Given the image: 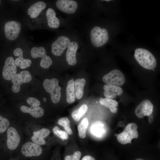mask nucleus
<instances>
[{
	"label": "nucleus",
	"instance_id": "1",
	"mask_svg": "<svg viewBox=\"0 0 160 160\" xmlns=\"http://www.w3.org/2000/svg\"><path fill=\"white\" fill-rule=\"evenodd\" d=\"M134 56L139 64L144 68L152 70L156 68V60L153 55L147 50L137 48L135 50Z\"/></svg>",
	"mask_w": 160,
	"mask_h": 160
},
{
	"label": "nucleus",
	"instance_id": "2",
	"mask_svg": "<svg viewBox=\"0 0 160 160\" xmlns=\"http://www.w3.org/2000/svg\"><path fill=\"white\" fill-rule=\"evenodd\" d=\"M43 85L46 91L49 93L51 100L55 103L59 102L60 99L61 88L59 85V81L55 78L46 79L43 82Z\"/></svg>",
	"mask_w": 160,
	"mask_h": 160
},
{
	"label": "nucleus",
	"instance_id": "3",
	"mask_svg": "<svg viewBox=\"0 0 160 160\" xmlns=\"http://www.w3.org/2000/svg\"><path fill=\"white\" fill-rule=\"evenodd\" d=\"M90 39L93 46L97 47H101L107 43L108 40V32L105 28H101L96 26L91 31Z\"/></svg>",
	"mask_w": 160,
	"mask_h": 160
},
{
	"label": "nucleus",
	"instance_id": "4",
	"mask_svg": "<svg viewBox=\"0 0 160 160\" xmlns=\"http://www.w3.org/2000/svg\"><path fill=\"white\" fill-rule=\"evenodd\" d=\"M137 125L135 123H130L126 127L124 130L118 135L117 139L118 141L122 144L131 143L133 138H137L138 133L137 129Z\"/></svg>",
	"mask_w": 160,
	"mask_h": 160
},
{
	"label": "nucleus",
	"instance_id": "5",
	"mask_svg": "<svg viewBox=\"0 0 160 160\" xmlns=\"http://www.w3.org/2000/svg\"><path fill=\"white\" fill-rule=\"evenodd\" d=\"M102 80L107 84L119 87L124 84L125 78L121 71L114 69L105 75L103 77Z\"/></svg>",
	"mask_w": 160,
	"mask_h": 160
},
{
	"label": "nucleus",
	"instance_id": "6",
	"mask_svg": "<svg viewBox=\"0 0 160 160\" xmlns=\"http://www.w3.org/2000/svg\"><path fill=\"white\" fill-rule=\"evenodd\" d=\"M31 54L32 57L33 58L39 57L42 58L40 65L44 68H49L52 64V60L51 58L46 55V50L42 47H33L31 49Z\"/></svg>",
	"mask_w": 160,
	"mask_h": 160
},
{
	"label": "nucleus",
	"instance_id": "7",
	"mask_svg": "<svg viewBox=\"0 0 160 160\" xmlns=\"http://www.w3.org/2000/svg\"><path fill=\"white\" fill-rule=\"evenodd\" d=\"M31 79V75L28 71H23L20 73H16L11 79L13 84L12 87V91L15 93L18 92L20 90L22 84L29 82Z\"/></svg>",
	"mask_w": 160,
	"mask_h": 160
},
{
	"label": "nucleus",
	"instance_id": "8",
	"mask_svg": "<svg viewBox=\"0 0 160 160\" xmlns=\"http://www.w3.org/2000/svg\"><path fill=\"white\" fill-rule=\"evenodd\" d=\"M21 25L18 21L12 20L7 22L4 26V33L7 39L10 40L15 39L18 36Z\"/></svg>",
	"mask_w": 160,
	"mask_h": 160
},
{
	"label": "nucleus",
	"instance_id": "9",
	"mask_svg": "<svg viewBox=\"0 0 160 160\" xmlns=\"http://www.w3.org/2000/svg\"><path fill=\"white\" fill-rule=\"evenodd\" d=\"M71 41L67 37L61 36L52 44L51 47L52 52L56 56H60L64 51L67 49Z\"/></svg>",
	"mask_w": 160,
	"mask_h": 160
},
{
	"label": "nucleus",
	"instance_id": "10",
	"mask_svg": "<svg viewBox=\"0 0 160 160\" xmlns=\"http://www.w3.org/2000/svg\"><path fill=\"white\" fill-rule=\"evenodd\" d=\"M17 68L15 60L12 57H9L6 59L2 71L3 78L7 80L12 79L16 74Z\"/></svg>",
	"mask_w": 160,
	"mask_h": 160
},
{
	"label": "nucleus",
	"instance_id": "11",
	"mask_svg": "<svg viewBox=\"0 0 160 160\" xmlns=\"http://www.w3.org/2000/svg\"><path fill=\"white\" fill-rule=\"evenodd\" d=\"M42 151L39 145L31 142L25 143L21 148L22 153L26 157L39 156L41 154Z\"/></svg>",
	"mask_w": 160,
	"mask_h": 160
},
{
	"label": "nucleus",
	"instance_id": "12",
	"mask_svg": "<svg viewBox=\"0 0 160 160\" xmlns=\"http://www.w3.org/2000/svg\"><path fill=\"white\" fill-rule=\"evenodd\" d=\"M57 8L60 11L66 13L73 14L78 8L77 3L71 0H58L56 3Z\"/></svg>",
	"mask_w": 160,
	"mask_h": 160
},
{
	"label": "nucleus",
	"instance_id": "13",
	"mask_svg": "<svg viewBox=\"0 0 160 160\" xmlns=\"http://www.w3.org/2000/svg\"><path fill=\"white\" fill-rule=\"evenodd\" d=\"M153 105L151 101L148 99L144 100L137 106L135 110V114L139 118L149 116L153 112Z\"/></svg>",
	"mask_w": 160,
	"mask_h": 160
},
{
	"label": "nucleus",
	"instance_id": "14",
	"mask_svg": "<svg viewBox=\"0 0 160 160\" xmlns=\"http://www.w3.org/2000/svg\"><path fill=\"white\" fill-rule=\"evenodd\" d=\"M7 145L8 148L11 150L16 149L20 141V136L15 128L10 127L7 132Z\"/></svg>",
	"mask_w": 160,
	"mask_h": 160
},
{
	"label": "nucleus",
	"instance_id": "15",
	"mask_svg": "<svg viewBox=\"0 0 160 160\" xmlns=\"http://www.w3.org/2000/svg\"><path fill=\"white\" fill-rule=\"evenodd\" d=\"M78 47V43L75 41L71 42L66 52V60L70 65H75L77 62L76 53Z\"/></svg>",
	"mask_w": 160,
	"mask_h": 160
},
{
	"label": "nucleus",
	"instance_id": "16",
	"mask_svg": "<svg viewBox=\"0 0 160 160\" xmlns=\"http://www.w3.org/2000/svg\"><path fill=\"white\" fill-rule=\"evenodd\" d=\"M13 54L14 56L18 57L15 60L16 66H20L21 69H25L30 66L32 63L31 60L23 58V51L20 48L16 49L13 52Z\"/></svg>",
	"mask_w": 160,
	"mask_h": 160
},
{
	"label": "nucleus",
	"instance_id": "17",
	"mask_svg": "<svg viewBox=\"0 0 160 160\" xmlns=\"http://www.w3.org/2000/svg\"><path fill=\"white\" fill-rule=\"evenodd\" d=\"M103 93L106 97L113 99L116 96L121 95L123 92L122 89L119 86L105 84L103 87Z\"/></svg>",
	"mask_w": 160,
	"mask_h": 160
},
{
	"label": "nucleus",
	"instance_id": "18",
	"mask_svg": "<svg viewBox=\"0 0 160 160\" xmlns=\"http://www.w3.org/2000/svg\"><path fill=\"white\" fill-rule=\"evenodd\" d=\"M50 133L49 130L43 128L38 131L33 132V135L31 138V140L34 143L39 145H44L46 142L44 138L47 136Z\"/></svg>",
	"mask_w": 160,
	"mask_h": 160
},
{
	"label": "nucleus",
	"instance_id": "19",
	"mask_svg": "<svg viewBox=\"0 0 160 160\" xmlns=\"http://www.w3.org/2000/svg\"><path fill=\"white\" fill-rule=\"evenodd\" d=\"M46 4L43 1H39L32 5L27 11L28 14L31 18L37 17L45 9Z\"/></svg>",
	"mask_w": 160,
	"mask_h": 160
},
{
	"label": "nucleus",
	"instance_id": "20",
	"mask_svg": "<svg viewBox=\"0 0 160 160\" xmlns=\"http://www.w3.org/2000/svg\"><path fill=\"white\" fill-rule=\"evenodd\" d=\"M28 107L25 106H22L20 108L21 111L24 113H29L33 117L39 118L42 116L44 114L43 109L39 106H31Z\"/></svg>",
	"mask_w": 160,
	"mask_h": 160
},
{
	"label": "nucleus",
	"instance_id": "21",
	"mask_svg": "<svg viewBox=\"0 0 160 160\" xmlns=\"http://www.w3.org/2000/svg\"><path fill=\"white\" fill-rule=\"evenodd\" d=\"M46 15L48 26L54 28H58L60 25L59 19L56 16L55 11L52 8H48L46 12Z\"/></svg>",
	"mask_w": 160,
	"mask_h": 160
},
{
	"label": "nucleus",
	"instance_id": "22",
	"mask_svg": "<svg viewBox=\"0 0 160 160\" xmlns=\"http://www.w3.org/2000/svg\"><path fill=\"white\" fill-rule=\"evenodd\" d=\"M85 83L86 80L84 78L78 79L74 81L75 95L77 99H80L82 97Z\"/></svg>",
	"mask_w": 160,
	"mask_h": 160
},
{
	"label": "nucleus",
	"instance_id": "23",
	"mask_svg": "<svg viewBox=\"0 0 160 160\" xmlns=\"http://www.w3.org/2000/svg\"><path fill=\"white\" fill-rule=\"evenodd\" d=\"M99 102L100 104L109 108L112 113H115L117 112V107L118 105V103L116 100L106 97L101 98L99 99Z\"/></svg>",
	"mask_w": 160,
	"mask_h": 160
},
{
	"label": "nucleus",
	"instance_id": "24",
	"mask_svg": "<svg viewBox=\"0 0 160 160\" xmlns=\"http://www.w3.org/2000/svg\"><path fill=\"white\" fill-rule=\"evenodd\" d=\"M66 100L70 104L72 103L75 100V95L74 88V81L69 80L68 82L66 89Z\"/></svg>",
	"mask_w": 160,
	"mask_h": 160
},
{
	"label": "nucleus",
	"instance_id": "25",
	"mask_svg": "<svg viewBox=\"0 0 160 160\" xmlns=\"http://www.w3.org/2000/svg\"><path fill=\"white\" fill-rule=\"evenodd\" d=\"M88 124V118L85 117L79 124L78 129L79 136L80 138H84L86 137Z\"/></svg>",
	"mask_w": 160,
	"mask_h": 160
},
{
	"label": "nucleus",
	"instance_id": "26",
	"mask_svg": "<svg viewBox=\"0 0 160 160\" xmlns=\"http://www.w3.org/2000/svg\"><path fill=\"white\" fill-rule=\"evenodd\" d=\"M88 109V106L86 104L82 105L78 109L74 111L71 114L73 118L78 121L83 116Z\"/></svg>",
	"mask_w": 160,
	"mask_h": 160
},
{
	"label": "nucleus",
	"instance_id": "27",
	"mask_svg": "<svg viewBox=\"0 0 160 160\" xmlns=\"http://www.w3.org/2000/svg\"><path fill=\"white\" fill-rule=\"evenodd\" d=\"M57 123L64 127L68 134L70 135L73 134V132L71 127L70 121L67 118L63 117L59 119Z\"/></svg>",
	"mask_w": 160,
	"mask_h": 160
},
{
	"label": "nucleus",
	"instance_id": "28",
	"mask_svg": "<svg viewBox=\"0 0 160 160\" xmlns=\"http://www.w3.org/2000/svg\"><path fill=\"white\" fill-rule=\"evenodd\" d=\"M53 131L55 135L60 138L63 140H66L68 138V133L60 129L57 126H55L53 128Z\"/></svg>",
	"mask_w": 160,
	"mask_h": 160
},
{
	"label": "nucleus",
	"instance_id": "29",
	"mask_svg": "<svg viewBox=\"0 0 160 160\" xmlns=\"http://www.w3.org/2000/svg\"><path fill=\"white\" fill-rule=\"evenodd\" d=\"M9 125V120L0 115V133L4 132L8 128Z\"/></svg>",
	"mask_w": 160,
	"mask_h": 160
},
{
	"label": "nucleus",
	"instance_id": "30",
	"mask_svg": "<svg viewBox=\"0 0 160 160\" xmlns=\"http://www.w3.org/2000/svg\"><path fill=\"white\" fill-rule=\"evenodd\" d=\"M27 103L31 106H39L40 105V102L37 99L33 97L28 98L26 100Z\"/></svg>",
	"mask_w": 160,
	"mask_h": 160
},
{
	"label": "nucleus",
	"instance_id": "31",
	"mask_svg": "<svg viewBox=\"0 0 160 160\" xmlns=\"http://www.w3.org/2000/svg\"><path fill=\"white\" fill-rule=\"evenodd\" d=\"M81 156V152L79 151H76L73 154L72 160H80Z\"/></svg>",
	"mask_w": 160,
	"mask_h": 160
},
{
	"label": "nucleus",
	"instance_id": "32",
	"mask_svg": "<svg viewBox=\"0 0 160 160\" xmlns=\"http://www.w3.org/2000/svg\"><path fill=\"white\" fill-rule=\"evenodd\" d=\"M81 160H96L92 156L90 155L84 156Z\"/></svg>",
	"mask_w": 160,
	"mask_h": 160
},
{
	"label": "nucleus",
	"instance_id": "33",
	"mask_svg": "<svg viewBox=\"0 0 160 160\" xmlns=\"http://www.w3.org/2000/svg\"><path fill=\"white\" fill-rule=\"evenodd\" d=\"M73 154L68 155L66 156L65 158V160H72Z\"/></svg>",
	"mask_w": 160,
	"mask_h": 160
},
{
	"label": "nucleus",
	"instance_id": "34",
	"mask_svg": "<svg viewBox=\"0 0 160 160\" xmlns=\"http://www.w3.org/2000/svg\"><path fill=\"white\" fill-rule=\"evenodd\" d=\"M149 119H151V120H149V121H150H150H151V122L153 121V119L152 117H149Z\"/></svg>",
	"mask_w": 160,
	"mask_h": 160
},
{
	"label": "nucleus",
	"instance_id": "35",
	"mask_svg": "<svg viewBox=\"0 0 160 160\" xmlns=\"http://www.w3.org/2000/svg\"><path fill=\"white\" fill-rule=\"evenodd\" d=\"M135 160H144L143 159H135Z\"/></svg>",
	"mask_w": 160,
	"mask_h": 160
},
{
	"label": "nucleus",
	"instance_id": "36",
	"mask_svg": "<svg viewBox=\"0 0 160 160\" xmlns=\"http://www.w3.org/2000/svg\"><path fill=\"white\" fill-rule=\"evenodd\" d=\"M43 100H44V101L45 102L46 100V99L45 98H43Z\"/></svg>",
	"mask_w": 160,
	"mask_h": 160
},
{
	"label": "nucleus",
	"instance_id": "37",
	"mask_svg": "<svg viewBox=\"0 0 160 160\" xmlns=\"http://www.w3.org/2000/svg\"><path fill=\"white\" fill-rule=\"evenodd\" d=\"M105 1H110V0H105Z\"/></svg>",
	"mask_w": 160,
	"mask_h": 160
},
{
	"label": "nucleus",
	"instance_id": "38",
	"mask_svg": "<svg viewBox=\"0 0 160 160\" xmlns=\"http://www.w3.org/2000/svg\"><path fill=\"white\" fill-rule=\"evenodd\" d=\"M0 2H1V1L0 0Z\"/></svg>",
	"mask_w": 160,
	"mask_h": 160
}]
</instances>
